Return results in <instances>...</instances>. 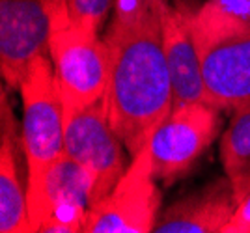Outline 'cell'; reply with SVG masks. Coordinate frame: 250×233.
Listing matches in <instances>:
<instances>
[{"instance_id": "1", "label": "cell", "mask_w": 250, "mask_h": 233, "mask_svg": "<svg viewBox=\"0 0 250 233\" xmlns=\"http://www.w3.org/2000/svg\"><path fill=\"white\" fill-rule=\"evenodd\" d=\"M165 2L114 0V15L103 36L108 53L104 110L131 159L174 108L163 45Z\"/></svg>"}, {"instance_id": "2", "label": "cell", "mask_w": 250, "mask_h": 233, "mask_svg": "<svg viewBox=\"0 0 250 233\" xmlns=\"http://www.w3.org/2000/svg\"><path fill=\"white\" fill-rule=\"evenodd\" d=\"M208 103L220 110L250 105V24L202 4L192 15Z\"/></svg>"}, {"instance_id": "3", "label": "cell", "mask_w": 250, "mask_h": 233, "mask_svg": "<svg viewBox=\"0 0 250 233\" xmlns=\"http://www.w3.org/2000/svg\"><path fill=\"white\" fill-rule=\"evenodd\" d=\"M49 56L63 97V112L103 99L108 82V53L103 38L77 22L67 0H47Z\"/></svg>"}, {"instance_id": "4", "label": "cell", "mask_w": 250, "mask_h": 233, "mask_svg": "<svg viewBox=\"0 0 250 233\" xmlns=\"http://www.w3.org/2000/svg\"><path fill=\"white\" fill-rule=\"evenodd\" d=\"M19 92L22 97V155L28 181L65 155L63 97L49 54L32 60Z\"/></svg>"}, {"instance_id": "5", "label": "cell", "mask_w": 250, "mask_h": 233, "mask_svg": "<svg viewBox=\"0 0 250 233\" xmlns=\"http://www.w3.org/2000/svg\"><path fill=\"white\" fill-rule=\"evenodd\" d=\"M161 201L147 142L131 159L114 189L90 205L83 233H151L161 214Z\"/></svg>"}, {"instance_id": "6", "label": "cell", "mask_w": 250, "mask_h": 233, "mask_svg": "<svg viewBox=\"0 0 250 233\" xmlns=\"http://www.w3.org/2000/svg\"><path fill=\"white\" fill-rule=\"evenodd\" d=\"M94 179L69 155L51 162L26 181L32 232L79 233L92 205Z\"/></svg>"}, {"instance_id": "7", "label": "cell", "mask_w": 250, "mask_h": 233, "mask_svg": "<svg viewBox=\"0 0 250 233\" xmlns=\"http://www.w3.org/2000/svg\"><path fill=\"white\" fill-rule=\"evenodd\" d=\"M220 131V108L208 101L174 106L149 140L157 181L168 187L188 175Z\"/></svg>"}, {"instance_id": "8", "label": "cell", "mask_w": 250, "mask_h": 233, "mask_svg": "<svg viewBox=\"0 0 250 233\" xmlns=\"http://www.w3.org/2000/svg\"><path fill=\"white\" fill-rule=\"evenodd\" d=\"M63 148L94 179L92 205L114 189L131 164L129 151L125 153V144L108 121L103 99L63 112Z\"/></svg>"}, {"instance_id": "9", "label": "cell", "mask_w": 250, "mask_h": 233, "mask_svg": "<svg viewBox=\"0 0 250 233\" xmlns=\"http://www.w3.org/2000/svg\"><path fill=\"white\" fill-rule=\"evenodd\" d=\"M47 0H0V73L11 90H19L30 62L49 54Z\"/></svg>"}, {"instance_id": "10", "label": "cell", "mask_w": 250, "mask_h": 233, "mask_svg": "<svg viewBox=\"0 0 250 233\" xmlns=\"http://www.w3.org/2000/svg\"><path fill=\"white\" fill-rule=\"evenodd\" d=\"M196 10L188 0H167L163 6V45L174 106L208 101L198 47L192 36V15Z\"/></svg>"}, {"instance_id": "11", "label": "cell", "mask_w": 250, "mask_h": 233, "mask_svg": "<svg viewBox=\"0 0 250 233\" xmlns=\"http://www.w3.org/2000/svg\"><path fill=\"white\" fill-rule=\"evenodd\" d=\"M239 201L229 179L217 177L161 211L155 233H222Z\"/></svg>"}, {"instance_id": "12", "label": "cell", "mask_w": 250, "mask_h": 233, "mask_svg": "<svg viewBox=\"0 0 250 233\" xmlns=\"http://www.w3.org/2000/svg\"><path fill=\"white\" fill-rule=\"evenodd\" d=\"M21 138H0V232L32 233L28 194L19 175Z\"/></svg>"}, {"instance_id": "13", "label": "cell", "mask_w": 250, "mask_h": 233, "mask_svg": "<svg viewBox=\"0 0 250 233\" xmlns=\"http://www.w3.org/2000/svg\"><path fill=\"white\" fill-rule=\"evenodd\" d=\"M220 162L241 203L250 194V105L233 110L220 138Z\"/></svg>"}, {"instance_id": "14", "label": "cell", "mask_w": 250, "mask_h": 233, "mask_svg": "<svg viewBox=\"0 0 250 233\" xmlns=\"http://www.w3.org/2000/svg\"><path fill=\"white\" fill-rule=\"evenodd\" d=\"M67 8L75 21L99 32L114 0H67Z\"/></svg>"}, {"instance_id": "15", "label": "cell", "mask_w": 250, "mask_h": 233, "mask_svg": "<svg viewBox=\"0 0 250 233\" xmlns=\"http://www.w3.org/2000/svg\"><path fill=\"white\" fill-rule=\"evenodd\" d=\"M204 4L235 21L250 24V0H206Z\"/></svg>"}, {"instance_id": "16", "label": "cell", "mask_w": 250, "mask_h": 233, "mask_svg": "<svg viewBox=\"0 0 250 233\" xmlns=\"http://www.w3.org/2000/svg\"><path fill=\"white\" fill-rule=\"evenodd\" d=\"M222 233H250V194L237 205Z\"/></svg>"}]
</instances>
